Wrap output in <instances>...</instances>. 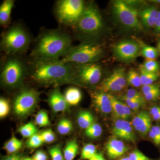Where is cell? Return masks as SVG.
I'll return each instance as SVG.
<instances>
[{
  "instance_id": "816d5d0a",
  "label": "cell",
  "mask_w": 160,
  "mask_h": 160,
  "mask_svg": "<svg viewBox=\"0 0 160 160\" xmlns=\"http://www.w3.org/2000/svg\"><path fill=\"white\" fill-rule=\"evenodd\" d=\"M22 160H32V158L27 157L22 159Z\"/></svg>"
},
{
  "instance_id": "f5cc1de1",
  "label": "cell",
  "mask_w": 160,
  "mask_h": 160,
  "mask_svg": "<svg viewBox=\"0 0 160 160\" xmlns=\"http://www.w3.org/2000/svg\"><path fill=\"white\" fill-rule=\"evenodd\" d=\"M152 2H154L159 3V4H160V0H157V1H152Z\"/></svg>"
},
{
  "instance_id": "9a60e30c",
  "label": "cell",
  "mask_w": 160,
  "mask_h": 160,
  "mask_svg": "<svg viewBox=\"0 0 160 160\" xmlns=\"http://www.w3.org/2000/svg\"><path fill=\"white\" fill-rule=\"evenodd\" d=\"M48 101L49 106L54 112L66 111L69 107V104L66 102L64 95L58 88L50 92Z\"/></svg>"
},
{
  "instance_id": "ab89813d",
  "label": "cell",
  "mask_w": 160,
  "mask_h": 160,
  "mask_svg": "<svg viewBox=\"0 0 160 160\" xmlns=\"http://www.w3.org/2000/svg\"><path fill=\"white\" fill-rule=\"evenodd\" d=\"M149 113L153 121L160 122V104L154 105L150 107Z\"/></svg>"
},
{
  "instance_id": "f546056e",
  "label": "cell",
  "mask_w": 160,
  "mask_h": 160,
  "mask_svg": "<svg viewBox=\"0 0 160 160\" xmlns=\"http://www.w3.org/2000/svg\"><path fill=\"white\" fill-rule=\"evenodd\" d=\"M140 66L144 70L149 72L153 73L159 72L160 63L155 60H147Z\"/></svg>"
},
{
  "instance_id": "d590c367",
  "label": "cell",
  "mask_w": 160,
  "mask_h": 160,
  "mask_svg": "<svg viewBox=\"0 0 160 160\" xmlns=\"http://www.w3.org/2000/svg\"><path fill=\"white\" fill-rule=\"evenodd\" d=\"M122 99L126 102V103L128 105L131 110L137 111L141 108L142 106H144L146 103V101H139V100H133L127 98L125 97H123Z\"/></svg>"
},
{
  "instance_id": "d6986e66",
  "label": "cell",
  "mask_w": 160,
  "mask_h": 160,
  "mask_svg": "<svg viewBox=\"0 0 160 160\" xmlns=\"http://www.w3.org/2000/svg\"><path fill=\"white\" fill-rule=\"evenodd\" d=\"M109 96L115 117L120 119L127 120L131 116L132 111L128 105L120 102L112 95L109 94Z\"/></svg>"
},
{
  "instance_id": "cb8c5ba5",
  "label": "cell",
  "mask_w": 160,
  "mask_h": 160,
  "mask_svg": "<svg viewBox=\"0 0 160 160\" xmlns=\"http://www.w3.org/2000/svg\"><path fill=\"white\" fill-rule=\"evenodd\" d=\"M78 145L76 140L69 141L66 144L64 150L65 160H73L78 152Z\"/></svg>"
},
{
  "instance_id": "6da1fadb",
  "label": "cell",
  "mask_w": 160,
  "mask_h": 160,
  "mask_svg": "<svg viewBox=\"0 0 160 160\" xmlns=\"http://www.w3.org/2000/svg\"><path fill=\"white\" fill-rule=\"evenodd\" d=\"M28 68L32 78L42 85L80 84L72 64L61 59H32Z\"/></svg>"
},
{
  "instance_id": "8fae6325",
  "label": "cell",
  "mask_w": 160,
  "mask_h": 160,
  "mask_svg": "<svg viewBox=\"0 0 160 160\" xmlns=\"http://www.w3.org/2000/svg\"><path fill=\"white\" fill-rule=\"evenodd\" d=\"M115 55L123 61H131L137 57L141 52L138 43L130 40H125L118 43L113 47Z\"/></svg>"
},
{
  "instance_id": "2e32d148",
  "label": "cell",
  "mask_w": 160,
  "mask_h": 160,
  "mask_svg": "<svg viewBox=\"0 0 160 160\" xmlns=\"http://www.w3.org/2000/svg\"><path fill=\"white\" fill-rule=\"evenodd\" d=\"M92 100L95 107L102 113L108 114L112 111L109 94L102 91L95 92L92 95Z\"/></svg>"
},
{
  "instance_id": "bcb514c9",
  "label": "cell",
  "mask_w": 160,
  "mask_h": 160,
  "mask_svg": "<svg viewBox=\"0 0 160 160\" xmlns=\"http://www.w3.org/2000/svg\"><path fill=\"white\" fill-rule=\"evenodd\" d=\"M22 158L20 155L16 154H10L3 159L2 160H22Z\"/></svg>"
},
{
  "instance_id": "603a6c76",
  "label": "cell",
  "mask_w": 160,
  "mask_h": 160,
  "mask_svg": "<svg viewBox=\"0 0 160 160\" xmlns=\"http://www.w3.org/2000/svg\"><path fill=\"white\" fill-rule=\"evenodd\" d=\"M140 73L141 83L143 86L154 84L160 77V72H149L144 70L141 66H140Z\"/></svg>"
},
{
  "instance_id": "7a4b0ae2",
  "label": "cell",
  "mask_w": 160,
  "mask_h": 160,
  "mask_svg": "<svg viewBox=\"0 0 160 160\" xmlns=\"http://www.w3.org/2000/svg\"><path fill=\"white\" fill-rule=\"evenodd\" d=\"M72 47L71 37L66 32L46 30L38 38L31 56L32 59H60Z\"/></svg>"
},
{
  "instance_id": "ac0fdd59",
  "label": "cell",
  "mask_w": 160,
  "mask_h": 160,
  "mask_svg": "<svg viewBox=\"0 0 160 160\" xmlns=\"http://www.w3.org/2000/svg\"><path fill=\"white\" fill-rule=\"evenodd\" d=\"M158 11L156 6H152L142 9L139 12V16L142 26L148 29L154 27Z\"/></svg>"
},
{
  "instance_id": "8992f818",
  "label": "cell",
  "mask_w": 160,
  "mask_h": 160,
  "mask_svg": "<svg viewBox=\"0 0 160 160\" xmlns=\"http://www.w3.org/2000/svg\"><path fill=\"white\" fill-rule=\"evenodd\" d=\"M28 65L19 58L10 57L6 60L1 72V84L5 88L12 89L22 85L26 73Z\"/></svg>"
},
{
  "instance_id": "f35d334b",
  "label": "cell",
  "mask_w": 160,
  "mask_h": 160,
  "mask_svg": "<svg viewBox=\"0 0 160 160\" xmlns=\"http://www.w3.org/2000/svg\"><path fill=\"white\" fill-rule=\"evenodd\" d=\"M44 143H52L55 139V135L51 129H46L40 133Z\"/></svg>"
},
{
  "instance_id": "836d02e7",
  "label": "cell",
  "mask_w": 160,
  "mask_h": 160,
  "mask_svg": "<svg viewBox=\"0 0 160 160\" xmlns=\"http://www.w3.org/2000/svg\"><path fill=\"white\" fill-rule=\"evenodd\" d=\"M149 137L156 146L160 147V125L152 126L149 133Z\"/></svg>"
},
{
  "instance_id": "f1b7e54d",
  "label": "cell",
  "mask_w": 160,
  "mask_h": 160,
  "mask_svg": "<svg viewBox=\"0 0 160 160\" xmlns=\"http://www.w3.org/2000/svg\"><path fill=\"white\" fill-rule=\"evenodd\" d=\"M141 52L142 55L147 60H155L159 55L157 48L151 46H144Z\"/></svg>"
},
{
  "instance_id": "7c38bea8",
  "label": "cell",
  "mask_w": 160,
  "mask_h": 160,
  "mask_svg": "<svg viewBox=\"0 0 160 160\" xmlns=\"http://www.w3.org/2000/svg\"><path fill=\"white\" fill-rule=\"evenodd\" d=\"M126 82L125 69L119 68L114 70L109 76L103 80L99 89L105 92L120 91L126 86Z\"/></svg>"
},
{
  "instance_id": "7bdbcfd3",
  "label": "cell",
  "mask_w": 160,
  "mask_h": 160,
  "mask_svg": "<svg viewBox=\"0 0 160 160\" xmlns=\"http://www.w3.org/2000/svg\"><path fill=\"white\" fill-rule=\"evenodd\" d=\"M145 99L148 101H157L160 100V86L144 96Z\"/></svg>"
},
{
  "instance_id": "9c48e42d",
  "label": "cell",
  "mask_w": 160,
  "mask_h": 160,
  "mask_svg": "<svg viewBox=\"0 0 160 160\" xmlns=\"http://www.w3.org/2000/svg\"><path fill=\"white\" fill-rule=\"evenodd\" d=\"M40 93L32 89L21 90L15 98L13 109L18 116H26L34 110L39 99Z\"/></svg>"
},
{
  "instance_id": "7dc6e473",
  "label": "cell",
  "mask_w": 160,
  "mask_h": 160,
  "mask_svg": "<svg viewBox=\"0 0 160 160\" xmlns=\"http://www.w3.org/2000/svg\"><path fill=\"white\" fill-rule=\"evenodd\" d=\"M155 30L156 32L160 33V11L158 12L157 18L154 26Z\"/></svg>"
},
{
  "instance_id": "ffe728a7",
  "label": "cell",
  "mask_w": 160,
  "mask_h": 160,
  "mask_svg": "<svg viewBox=\"0 0 160 160\" xmlns=\"http://www.w3.org/2000/svg\"><path fill=\"white\" fill-rule=\"evenodd\" d=\"M14 0H5L0 6V24L6 26L10 21L12 10L14 6Z\"/></svg>"
},
{
  "instance_id": "ba28073f",
  "label": "cell",
  "mask_w": 160,
  "mask_h": 160,
  "mask_svg": "<svg viewBox=\"0 0 160 160\" xmlns=\"http://www.w3.org/2000/svg\"><path fill=\"white\" fill-rule=\"evenodd\" d=\"M112 9L114 16L124 27L134 30L142 29L138 18L139 12L128 2L121 0L113 1Z\"/></svg>"
},
{
  "instance_id": "5bb4252c",
  "label": "cell",
  "mask_w": 160,
  "mask_h": 160,
  "mask_svg": "<svg viewBox=\"0 0 160 160\" xmlns=\"http://www.w3.org/2000/svg\"><path fill=\"white\" fill-rule=\"evenodd\" d=\"M131 125L141 135L146 136L151 129L152 118L149 112L143 111L138 113L132 121Z\"/></svg>"
},
{
  "instance_id": "5b68a950",
  "label": "cell",
  "mask_w": 160,
  "mask_h": 160,
  "mask_svg": "<svg viewBox=\"0 0 160 160\" xmlns=\"http://www.w3.org/2000/svg\"><path fill=\"white\" fill-rule=\"evenodd\" d=\"M104 54V49L97 42H83L72 47L69 52L61 59L65 62L74 64L95 63Z\"/></svg>"
},
{
  "instance_id": "8d00e7d4",
  "label": "cell",
  "mask_w": 160,
  "mask_h": 160,
  "mask_svg": "<svg viewBox=\"0 0 160 160\" xmlns=\"http://www.w3.org/2000/svg\"><path fill=\"white\" fill-rule=\"evenodd\" d=\"M10 111V106L6 99L1 98L0 99V118H3L9 114Z\"/></svg>"
},
{
  "instance_id": "30bf717a",
  "label": "cell",
  "mask_w": 160,
  "mask_h": 160,
  "mask_svg": "<svg viewBox=\"0 0 160 160\" xmlns=\"http://www.w3.org/2000/svg\"><path fill=\"white\" fill-rule=\"evenodd\" d=\"M80 84L95 85L101 80L102 67L95 63L86 64H72Z\"/></svg>"
},
{
  "instance_id": "60d3db41",
  "label": "cell",
  "mask_w": 160,
  "mask_h": 160,
  "mask_svg": "<svg viewBox=\"0 0 160 160\" xmlns=\"http://www.w3.org/2000/svg\"><path fill=\"white\" fill-rule=\"evenodd\" d=\"M130 160H153L146 156L138 149H135L129 154Z\"/></svg>"
},
{
  "instance_id": "44dd1931",
  "label": "cell",
  "mask_w": 160,
  "mask_h": 160,
  "mask_svg": "<svg viewBox=\"0 0 160 160\" xmlns=\"http://www.w3.org/2000/svg\"><path fill=\"white\" fill-rule=\"evenodd\" d=\"M64 95L69 106L77 105L82 98V92L75 87H70L66 89Z\"/></svg>"
},
{
  "instance_id": "4dcf8cb0",
  "label": "cell",
  "mask_w": 160,
  "mask_h": 160,
  "mask_svg": "<svg viewBox=\"0 0 160 160\" xmlns=\"http://www.w3.org/2000/svg\"><path fill=\"white\" fill-rule=\"evenodd\" d=\"M126 80L130 86L138 87L142 85L140 74L133 69L129 70L127 74Z\"/></svg>"
},
{
  "instance_id": "7402d4cb",
  "label": "cell",
  "mask_w": 160,
  "mask_h": 160,
  "mask_svg": "<svg viewBox=\"0 0 160 160\" xmlns=\"http://www.w3.org/2000/svg\"><path fill=\"white\" fill-rule=\"evenodd\" d=\"M77 122L80 128L85 130L95 122L93 115L88 111L80 112L78 114Z\"/></svg>"
},
{
  "instance_id": "3957f363",
  "label": "cell",
  "mask_w": 160,
  "mask_h": 160,
  "mask_svg": "<svg viewBox=\"0 0 160 160\" xmlns=\"http://www.w3.org/2000/svg\"><path fill=\"white\" fill-rule=\"evenodd\" d=\"M75 32L83 42H94L93 39L101 34L104 28L102 15L93 2L86 5L83 14L75 26Z\"/></svg>"
},
{
  "instance_id": "e575fe53",
  "label": "cell",
  "mask_w": 160,
  "mask_h": 160,
  "mask_svg": "<svg viewBox=\"0 0 160 160\" xmlns=\"http://www.w3.org/2000/svg\"><path fill=\"white\" fill-rule=\"evenodd\" d=\"M43 143L40 134L37 133L29 138L26 143V146L30 149H36L40 147Z\"/></svg>"
},
{
  "instance_id": "ee69618b",
  "label": "cell",
  "mask_w": 160,
  "mask_h": 160,
  "mask_svg": "<svg viewBox=\"0 0 160 160\" xmlns=\"http://www.w3.org/2000/svg\"><path fill=\"white\" fill-rule=\"evenodd\" d=\"M159 86H160V83H155L154 84H151V85L143 86L142 89V92L144 96L146 95L148 93H150L152 91L156 89Z\"/></svg>"
},
{
  "instance_id": "74e56055",
  "label": "cell",
  "mask_w": 160,
  "mask_h": 160,
  "mask_svg": "<svg viewBox=\"0 0 160 160\" xmlns=\"http://www.w3.org/2000/svg\"><path fill=\"white\" fill-rule=\"evenodd\" d=\"M49 153L52 160H65L64 154L58 146H54L50 148Z\"/></svg>"
},
{
  "instance_id": "d4e9b609",
  "label": "cell",
  "mask_w": 160,
  "mask_h": 160,
  "mask_svg": "<svg viewBox=\"0 0 160 160\" xmlns=\"http://www.w3.org/2000/svg\"><path fill=\"white\" fill-rule=\"evenodd\" d=\"M22 146V142L15 137H12L8 140L5 145L3 148L9 154H15L17 152L19 151Z\"/></svg>"
},
{
  "instance_id": "277c9868",
  "label": "cell",
  "mask_w": 160,
  "mask_h": 160,
  "mask_svg": "<svg viewBox=\"0 0 160 160\" xmlns=\"http://www.w3.org/2000/svg\"><path fill=\"white\" fill-rule=\"evenodd\" d=\"M31 42L30 35L20 25L11 26L2 36L1 49L10 56L23 53L29 48Z\"/></svg>"
},
{
  "instance_id": "4fadbf2b",
  "label": "cell",
  "mask_w": 160,
  "mask_h": 160,
  "mask_svg": "<svg viewBox=\"0 0 160 160\" xmlns=\"http://www.w3.org/2000/svg\"><path fill=\"white\" fill-rule=\"evenodd\" d=\"M132 126L126 120L118 119L115 121L112 127V133L116 137L130 142H135L136 137Z\"/></svg>"
},
{
  "instance_id": "83f0119b",
  "label": "cell",
  "mask_w": 160,
  "mask_h": 160,
  "mask_svg": "<svg viewBox=\"0 0 160 160\" xmlns=\"http://www.w3.org/2000/svg\"><path fill=\"white\" fill-rule=\"evenodd\" d=\"M102 129L99 124L94 122L85 130V134L90 138H96L101 135Z\"/></svg>"
},
{
  "instance_id": "681fc988",
  "label": "cell",
  "mask_w": 160,
  "mask_h": 160,
  "mask_svg": "<svg viewBox=\"0 0 160 160\" xmlns=\"http://www.w3.org/2000/svg\"><path fill=\"white\" fill-rule=\"evenodd\" d=\"M157 49L159 52H160V40H159L157 44Z\"/></svg>"
},
{
  "instance_id": "52a82bcc",
  "label": "cell",
  "mask_w": 160,
  "mask_h": 160,
  "mask_svg": "<svg viewBox=\"0 0 160 160\" xmlns=\"http://www.w3.org/2000/svg\"><path fill=\"white\" fill-rule=\"evenodd\" d=\"M86 6L82 0H60L56 4L55 13L61 24L74 26L82 17Z\"/></svg>"
},
{
  "instance_id": "b9f144b4",
  "label": "cell",
  "mask_w": 160,
  "mask_h": 160,
  "mask_svg": "<svg viewBox=\"0 0 160 160\" xmlns=\"http://www.w3.org/2000/svg\"><path fill=\"white\" fill-rule=\"evenodd\" d=\"M124 97L131 100L146 101L145 98H143L138 92L134 89H129L126 95Z\"/></svg>"
},
{
  "instance_id": "f907efd6",
  "label": "cell",
  "mask_w": 160,
  "mask_h": 160,
  "mask_svg": "<svg viewBox=\"0 0 160 160\" xmlns=\"http://www.w3.org/2000/svg\"><path fill=\"white\" fill-rule=\"evenodd\" d=\"M119 160H129V157H124L122 158Z\"/></svg>"
},
{
  "instance_id": "e0dca14e",
  "label": "cell",
  "mask_w": 160,
  "mask_h": 160,
  "mask_svg": "<svg viewBox=\"0 0 160 160\" xmlns=\"http://www.w3.org/2000/svg\"><path fill=\"white\" fill-rule=\"evenodd\" d=\"M108 157L112 160L122 156L128 151V148L122 141L116 138L109 139L106 146Z\"/></svg>"
},
{
  "instance_id": "f6af8a7d",
  "label": "cell",
  "mask_w": 160,
  "mask_h": 160,
  "mask_svg": "<svg viewBox=\"0 0 160 160\" xmlns=\"http://www.w3.org/2000/svg\"><path fill=\"white\" fill-rule=\"evenodd\" d=\"M32 158V160H47L48 157L45 152L38 150L35 153Z\"/></svg>"
},
{
  "instance_id": "4316f807",
  "label": "cell",
  "mask_w": 160,
  "mask_h": 160,
  "mask_svg": "<svg viewBox=\"0 0 160 160\" xmlns=\"http://www.w3.org/2000/svg\"><path fill=\"white\" fill-rule=\"evenodd\" d=\"M73 129L72 123L67 118L60 120L57 125V130L60 134L65 135L70 133Z\"/></svg>"
},
{
  "instance_id": "484cf974",
  "label": "cell",
  "mask_w": 160,
  "mask_h": 160,
  "mask_svg": "<svg viewBox=\"0 0 160 160\" xmlns=\"http://www.w3.org/2000/svg\"><path fill=\"white\" fill-rule=\"evenodd\" d=\"M18 131L23 137L30 138L32 136L38 133V130L36 126L32 122L20 126Z\"/></svg>"
},
{
  "instance_id": "d6a6232c",
  "label": "cell",
  "mask_w": 160,
  "mask_h": 160,
  "mask_svg": "<svg viewBox=\"0 0 160 160\" xmlns=\"http://www.w3.org/2000/svg\"><path fill=\"white\" fill-rule=\"evenodd\" d=\"M97 153L96 148L92 144H86L83 147L81 153L83 159L89 160Z\"/></svg>"
},
{
  "instance_id": "1f68e13d",
  "label": "cell",
  "mask_w": 160,
  "mask_h": 160,
  "mask_svg": "<svg viewBox=\"0 0 160 160\" xmlns=\"http://www.w3.org/2000/svg\"><path fill=\"white\" fill-rule=\"evenodd\" d=\"M35 123L41 127L49 126L50 122L47 112L44 110L39 112L35 117Z\"/></svg>"
},
{
  "instance_id": "c3c4849f",
  "label": "cell",
  "mask_w": 160,
  "mask_h": 160,
  "mask_svg": "<svg viewBox=\"0 0 160 160\" xmlns=\"http://www.w3.org/2000/svg\"><path fill=\"white\" fill-rule=\"evenodd\" d=\"M89 160H106L104 158V156L101 152H97L94 156L92 157Z\"/></svg>"
}]
</instances>
